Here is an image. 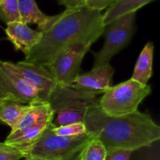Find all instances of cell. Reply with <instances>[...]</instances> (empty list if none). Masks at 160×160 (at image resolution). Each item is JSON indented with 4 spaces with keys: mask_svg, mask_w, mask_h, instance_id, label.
Wrapping results in <instances>:
<instances>
[{
    "mask_svg": "<svg viewBox=\"0 0 160 160\" xmlns=\"http://www.w3.org/2000/svg\"><path fill=\"white\" fill-rule=\"evenodd\" d=\"M56 111L51 104L47 102H38L29 104L28 109L18 123L11 129L10 133L6 140H11L17 137L26 130L38 124L43 121L54 120Z\"/></svg>",
    "mask_w": 160,
    "mask_h": 160,
    "instance_id": "10",
    "label": "cell"
},
{
    "mask_svg": "<svg viewBox=\"0 0 160 160\" xmlns=\"http://www.w3.org/2000/svg\"><path fill=\"white\" fill-rule=\"evenodd\" d=\"M52 123V121L41 122L38 124L23 131L17 137L14 138L11 140H6L4 143L20 150L23 153L25 158L26 153L29 151L30 148H32L38 142L44 131Z\"/></svg>",
    "mask_w": 160,
    "mask_h": 160,
    "instance_id": "13",
    "label": "cell"
},
{
    "mask_svg": "<svg viewBox=\"0 0 160 160\" xmlns=\"http://www.w3.org/2000/svg\"><path fill=\"white\" fill-rule=\"evenodd\" d=\"M52 131L56 135L62 137H77L87 133V128L84 122L73 123L62 127H56L53 125Z\"/></svg>",
    "mask_w": 160,
    "mask_h": 160,
    "instance_id": "20",
    "label": "cell"
},
{
    "mask_svg": "<svg viewBox=\"0 0 160 160\" xmlns=\"http://www.w3.org/2000/svg\"><path fill=\"white\" fill-rule=\"evenodd\" d=\"M136 12L127 14L108 25L105 29L106 40L99 52H94L95 62L93 68L104 67L110 63L116 54L124 48L131 42L134 33V22Z\"/></svg>",
    "mask_w": 160,
    "mask_h": 160,
    "instance_id": "6",
    "label": "cell"
},
{
    "mask_svg": "<svg viewBox=\"0 0 160 160\" xmlns=\"http://www.w3.org/2000/svg\"><path fill=\"white\" fill-rule=\"evenodd\" d=\"M153 54L154 45L152 42H148L138 58L131 79L144 85L148 84V81L152 75Z\"/></svg>",
    "mask_w": 160,
    "mask_h": 160,
    "instance_id": "15",
    "label": "cell"
},
{
    "mask_svg": "<svg viewBox=\"0 0 160 160\" xmlns=\"http://www.w3.org/2000/svg\"><path fill=\"white\" fill-rule=\"evenodd\" d=\"M0 20L6 24L12 22H21L19 0H3L0 6Z\"/></svg>",
    "mask_w": 160,
    "mask_h": 160,
    "instance_id": "19",
    "label": "cell"
},
{
    "mask_svg": "<svg viewBox=\"0 0 160 160\" xmlns=\"http://www.w3.org/2000/svg\"><path fill=\"white\" fill-rule=\"evenodd\" d=\"M7 38L12 42L17 51H21L25 56L38 43L42 33L34 30L23 22H12L7 23L6 28Z\"/></svg>",
    "mask_w": 160,
    "mask_h": 160,
    "instance_id": "11",
    "label": "cell"
},
{
    "mask_svg": "<svg viewBox=\"0 0 160 160\" xmlns=\"http://www.w3.org/2000/svg\"><path fill=\"white\" fill-rule=\"evenodd\" d=\"M0 93L3 98L22 104L45 102L37 89L31 85L14 67L13 62L0 59Z\"/></svg>",
    "mask_w": 160,
    "mask_h": 160,
    "instance_id": "8",
    "label": "cell"
},
{
    "mask_svg": "<svg viewBox=\"0 0 160 160\" xmlns=\"http://www.w3.org/2000/svg\"><path fill=\"white\" fill-rule=\"evenodd\" d=\"M117 0H84V6L89 9L101 12L113 4Z\"/></svg>",
    "mask_w": 160,
    "mask_h": 160,
    "instance_id": "23",
    "label": "cell"
},
{
    "mask_svg": "<svg viewBox=\"0 0 160 160\" xmlns=\"http://www.w3.org/2000/svg\"><path fill=\"white\" fill-rule=\"evenodd\" d=\"M6 144L4 143V142H3V143H2V142H0V148H2V147H4V146H6Z\"/></svg>",
    "mask_w": 160,
    "mask_h": 160,
    "instance_id": "25",
    "label": "cell"
},
{
    "mask_svg": "<svg viewBox=\"0 0 160 160\" xmlns=\"http://www.w3.org/2000/svg\"><path fill=\"white\" fill-rule=\"evenodd\" d=\"M21 159H25L24 156L17 148L8 145L0 148V160H20Z\"/></svg>",
    "mask_w": 160,
    "mask_h": 160,
    "instance_id": "21",
    "label": "cell"
},
{
    "mask_svg": "<svg viewBox=\"0 0 160 160\" xmlns=\"http://www.w3.org/2000/svg\"><path fill=\"white\" fill-rule=\"evenodd\" d=\"M2 2H3V0H0V6H1V5H2Z\"/></svg>",
    "mask_w": 160,
    "mask_h": 160,
    "instance_id": "28",
    "label": "cell"
},
{
    "mask_svg": "<svg viewBox=\"0 0 160 160\" xmlns=\"http://www.w3.org/2000/svg\"><path fill=\"white\" fill-rule=\"evenodd\" d=\"M34 158H27V159H24L23 160H33Z\"/></svg>",
    "mask_w": 160,
    "mask_h": 160,
    "instance_id": "26",
    "label": "cell"
},
{
    "mask_svg": "<svg viewBox=\"0 0 160 160\" xmlns=\"http://www.w3.org/2000/svg\"><path fill=\"white\" fill-rule=\"evenodd\" d=\"M2 98H3L2 95V94L0 93V101H1V99H2Z\"/></svg>",
    "mask_w": 160,
    "mask_h": 160,
    "instance_id": "27",
    "label": "cell"
},
{
    "mask_svg": "<svg viewBox=\"0 0 160 160\" xmlns=\"http://www.w3.org/2000/svg\"><path fill=\"white\" fill-rule=\"evenodd\" d=\"M52 123L38 142L26 153L27 158L44 160H78L81 150L93 138L89 133L77 137L58 136L52 131Z\"/></svg>",
    "mask_w": 160,
    "mask_h": 160,
    "instance_id": "4",
    "label": "cell"
},
{
    "mask_svg": "<svg viewBox=\"0 0 160 160\" xmlns=\"http://www.w3.org/2000/svg\"><path fill=\"white\" fill-rule=\"evenodd\" d=\"M114 69L110 63L79 74L69 88L80 92L87 98L95 100L112 86Z\"/></svg>",
    "mask_w": 160,
    "mask_h": 160,
    "instance_id": "9",
    "label": "cell"
},
{
    "mask_svg": "<svg viewBox=\"0 0 160 160\" xmlns=\"http://www.w3.org/2000/svg\"><path fill=\"white\" fill-rule=\"evenodd\" d=\"M102 14L87 6L66 9L57 15L50 16L40 30L42 37L25 56V61L47 67L57 55L69 47L89 42L94 43L104 33Z\"/></svg>",
    "mask_w": 160,
    "mask_h": 160,
    "instance_id": "1",
    "label": "cell"
},
{
    "mask_svg": "<svg viewBox=\"0 0 160 160\" xmlns=\"http://www.w3.org/2000/svg\"><path fill=\"white\" fill-rule=\"evenodd\" d=\"M58 4L65 6L66 9H73V8L84 6V0H55Z\"/></svg>",
    "mask_w": 160,
    "mask_h": 160,
    "instance_id": "24",
    "label": "cell"
},
{
    "mask_svg": "<svg viewBox=\"0 0 160 160\" xmlns=\"http://www.w3.org/2000/svg\"><path fill=\"white\" fill-rule=\"evenodd\" d=\"M92 44L89 42L75 44L61 52L45 67L59 85L69 88L80 74L81 62Z\"/></svg>",
    "mask_w": 160,
    "mask_h": 160,
    "instance_id": "7",
    "label": "cell"
},
{
    "mask_svg": "<svg viewBox=\"0 0 160 160\" xmlns=\"http://www.w3.org/2000/svg\"><path fill=\"white\" fill-rule=\"evenodd\" d=\"M107 150L98 139L93 138L84 147L78 160H105Z\"/></svg>",
    "mask_w": 160,
    "mask_h": 160,
    "instance_id": "18",
    "label": "cell"
},
{
    "mask_svg": "<svg viewBox=\"0 0 160 160\" xmlns=\"http://www.w3.org/2000/svg\"><path fill=\"white\" fill-rule=\"evenodd\" d=\"M153 1L155 0H117L102 14L103 26L106 28L117 19L127 14L136 12L141 8Z\"/></svg>",
    "mask_w": 160,
    "mask_h": 160,
    "instance_id": "14",
    "label": "cell"
},
{
    "mask_svg": "<svg viewBox=\"0 0 160 160\" xmlns=\"http://www.w3.org/2000/svg\"><path fill=\"white\" fill-rule=\"evenodd\" d=\"M29 104L25 105L13 100L2 98L0 101V122L12 129L28 110Z\"/></svg>",
    "mask_w": 160,
    "mask_h": 160,
    "instance_id": "17",
    "label": "cell"
},
{
    "mask_svg": "<svg viewBox=\"0 0 160 160\" xmlns=\"http://www.w3.org/2000/svg\"><path fill=\"white\" fill-rule=\"evenodd\" d=\"M84 123L87 133L100 141L106 150L123 148L134 152L151 146L160 139V127L150 115L138 110L111 117L102 112L97 100L88 106Z\"/></svg>",
    "mask_w": 160,
    "mask_h": 160,
    "instance_id": "2",
    "label": "cell"
},
{
    "mask_svg": "<svg viewBox=\"0 0 160 160\" xmlns=\"http://www.w3.org/2000/svg\"><path fill=\"white\" fill-rule=\"evenodd\" d=\"M94 101L75 100L71 102L56 112L57 116L54 122H52L53 125L56 128H58V127L84 122L88 106Z\"/></svg>",
    "mask_w": 160,
    "mask_h": 160,
    "instance_id": "12",
    "label": "cell"
},
{
    "mask_svg": "<svg viewBox=\"0 0 160 160\" xmlns=\"http://www.w3.org/2000/svg\"><path fill=\"white\" fill-rule=\"evenodd\" d=\"M19 12L21 22L26 24L36 23L38 31H40L50 18V16L42 12L35 0H19Z\"/></svg>",
    "mask_w": 160,
    "mask_h": 160,
    "instance_id": "16",
    "label": "cell"
},
{
    "mask_svg": "<svg viewBox=\"0 0 160 160\" xmlns=\"http://www.w3.org/2000/svg\"><path fill=\"white\" fill-rule=\"evenodd\" d=\"M13 66L25 81L38 91L44 101L51 104L56 113L75 100L94 101L70 88H62L55 81L45 67L25 60L13 63Z\"/></svg>",
    "mask_w": 160,
    "mask_h": 160,
    "instance_id": "3",
    "label": "cell"
},
{
    "mask_svg": "<svg viewBox=\"0 0 160 160\" xmlns=\"http://www.w3.org/2000/svg\"><path fill=\"white\" fill-rule=\"evenodd\" d=\"M133 152L123 148H113L107 150L105 160H131Z\"/></svg>",
    "mask_w": 160,
    "mask_h": 160,
    "instance_id": "22",
    "label": "cell"
},
{
    "mask_svg": "<svg viewBox=\"0 0 160 160\" xmlns=\"http://www.w3.org/2000/svg\"><path fill=\"white\" fill-rule=\"evenodd\" d=\"M33 160H44V159H34Z\"/></svg>",
    "mask_w": 160,
    "mask_h": 160,
    "instance_id": "29",
    "label": "cell"
},
{
    "mask_svg": "<svg viewBox=\"0 0 160 160\" xmlns=\"http://www.w3.org/2000/svg\"><path fill=\"white\" fill-rule=\"evenodd\" d=\"M151 92L148 84L144 85L131 78L106 89L97 102L106 115L121 117L138 110V106Z\"/></svg>",
    "mask_w": 160,
    "mask_h": 160,
    "instance_id": "5",
    "label": "cell"
}]
</instances>
